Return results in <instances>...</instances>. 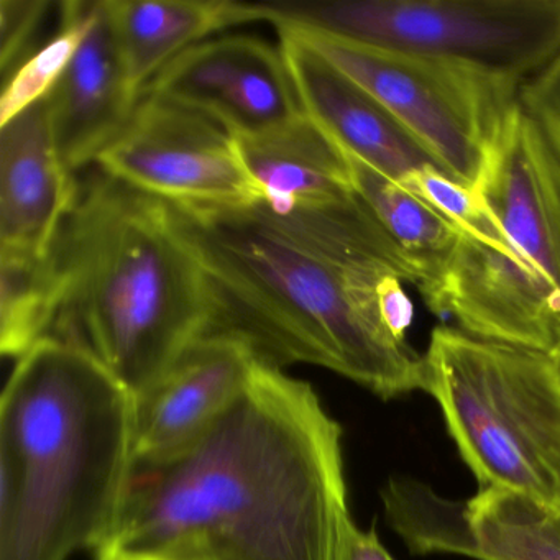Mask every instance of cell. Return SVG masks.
<instances>
[{
  "instance_id": "7",
  "label": "cell",
  "mask_w": 560,
  "mask_h": 560,
  "mask_svg": "<svg viewBox=\"0 0 560 560\" xmlns=\"http://www.w3.org/2000/svg\"><path fill=\"white\" fill-rule=\"evenodd\" d=\"M287 28L372 94L445 175L477 189L523 84L441 58Z\"/></svg>"
},
{
  "instance_id": "20",
  "label": "cell",
  "mask_w": 560,
  "mask_h": 560,
  "mask_svg": "<svg viewBox=\"0 0 560 560\" xmlns=\"http://www.w3.org/2000/svg\"><path fill=\"white\" fill-rule=\"evenodd\" d=\"M58 268L51 254L0 248V352L24 357L50 336L58 303Z\"/></svg>"
},
{
  "instance_id": "6",
  "label": "cell",
  "mask_w": 560,
  "mask_h": 560,
  "mask_svg": "<svg viewBox=\"0 0 560 560\" xmlns=\"http://www.w3.org/2000/svg\"><path fill=\"white\" fill-rule=\"evenodd\" d=\"M275 27L454 61L526 84L560 55V0L267 2Z\"/></svg>"
},
{
  "instance_id": "27",
  "label": "cell",
  "mask_w": 560,
  "mask_h": 560,
  "mask_svg": "<svg viewBox=\"0 0 560 560\" xmlns=\"http://www.w3.org/2000/svg\"><path fill=\"white\" fill-rule=\"evenodd\" d=\"M552 355L556 357L557 363H559V366H560V337H559V342H557V347H556V350H553Z\"/></svg>"
},
{
  "instance_id": "9",
  "label": "cell",
  "mask_w": 560,
  "mask_h": 560,
  "mask_svg": "<svg viewBox=\"0 0 560 560\" xmlns=\"http://www.w3.org/2000/svg\"><path fill=\"white\" fill-rule=\"evenodd\" d=\"M418 288L432 314L471 336L547 353L559 342V294L506 238L460 231L447 260Z\"/></svg>"
},
{
  "instance_id": "3",
  "label": "cell",
  "mask_w": 560,
  "mask_h": 560,
  "mask_svg": "<svg viewBox=\"0 0 560 560\" xmlns=\"http://www.w3.org/2000/svg\"><path fill=\"white\" fill-rule=\"evenodd\" d=\"M136 396L96 357L47 336L0 398V560L100 550L126 501Z\"/></svg>"
},
{
  "instance_id": "25",
  "label": "cell",
  "mask_w": 560,
  "mask_h": 560,
  "mask_svg": "<svg viewBox=\"0 0 560 560\" xmlns=\"http://www.w3.org/2000/svg\"><path fill=\"white\" fill-rule=\"evenodd\" d=\"M337 560H395L392 553L385 549L376 530H363L353 523L347 524L343 533L342 546H340Z\"/></svg>"
},
{
  "instance_id": "23",
  "label": "cell",
  "mask_w": 560,
  "mask_h": 560,
  "mask_svg": "<svg viewBox=\"0 0 560 560\" xmlns=\"http://www.w3.org/2000/svg\"><path fill=\"white\" fill-rule=\"evenodd\" d=\"M50 8L45 0H2L0 2V63L8 77L9 71L18 68V61L24 57L28 42L40 27L45 12Z\"/></svg>"
},
{
  "instance_id": "19",
  "label": "cell",
  "mask_w": 560,
  "mask_h": 560,
  "mask_svg": "<svg viewBox=\"0 0 560 560\" xmlns=\"http://www.w3.org/2000/svg\"><path fill=\"white\" fill-rule=\"evenodd\" d=\"M346 153V152H343ZM355 195L372 209L380 224L418 273L419 284L434 275L454 250L460 229L362 160L346 153Z\"/></svg>"
},
{
  "instance_id": "2",
  "label": "cell",
  "mask_w": 560,
  "mask_h": 560,
  "mask_svg": "<svg viewBox=\"0 0 560 560\" xmlns=\"http://www.w3.org/2000/svg\"><path fill=\"white\" fill-rule=\"evenodd\" d=\"M350 521L342 428L310 383L257 360L208 431L133 464L96 560H337Z\"/></svg>"
},
{
  "instance_id": "22",
  "label": "cell",
  "mask_w": 560,
  "mask_h": 560,
  "mask_svg": "<svg viewBox=\"0 0 560 560\" xmlns=\"http://www.w3.org/2000/svg\"><path fill=\"white\" fill-rule=\"evenodd\" d=\"M401 186L421 196L460 231L478 237L506 238L478 192L454 182L441 170L429 166L412 173Z\"/></svg>"
},
{
  "instance_id": "8",
  "label": "cell",
  "mask_w": 560,
  "mask_h": 560,
  "mask_svg": "<svg viewBox=\"0 0 560 560\" xmlns=\"http://www.w3.org/2000/svg\"><path fill=\"white\" fill-rule=\"evenodd\" d=\"M96 163L110 178L168 205L264 201L235 137L211 117L159 94H143Z\"/></svg>"
},
{
  "instance_id": "5",
  "label": "cell",
  "mask_w": 560,
  "mask_h": 560,
  "mask_svg": "<svg viewBox=\"0 0 560 560\" xmlns=\"http://www.w3.org/2000/svg\"><path fill=\"white\" fill-rule=\"evenodd\" d=\"M422 362V392L438 402L478 490L514 491L560 513L556 357L438 326Z\"/></svg>"
},
{
  "instance_id": "1",
  "label": "cell",
  "mask_w": 560,
  "mask_h": 560,
  "mask_svg": "<svg viewBox=\"0 0 560 560\" xmlns=\"http://www.w3.org/2000/svg\"><path fill=\"white\" fill-rule=\"evenodd\" d=\"M168 208L201 268L206 336L238 340L277 369L323 366L385 401L422 392L421 353L383 314L392 290L419 277L359 196L290 209Z\"/></svg>"
},
{
  "instance_id": "18",
  "label": "cell",
  "mask_w": 560,
  "mask_h": 560,
  "mask_svg": "<svg viewBox=\"0 0 560 560\" xmlns=\"http://www.w3.org/2000/svg\"><path fill=\"white\" fill-rule=\"evenodd\" d=\"M245 168L275 209L326 205L355 195L346 153L306 113L235 137Z\"/></svg>"
},
{
  "instance_id": "21",
  "label": "cell",
  "mask_w": 560,
  "mask_h": 560,
  "mask_svg": "<svg viewBox=\"0 0 560 560\" xmlns=\"http://www.w3.org/2000/svg\"><path fill=\"white\" fill-rule=\"evenodd\" d=\"M97 2L70 0L61 4V28L57 37L19 65L5 81L0 100V127L50 96L93 27Z\"/></svg>"
},
{
  "instance_id": "10",
  "label": "cell",
  "mask_w": 560,
  "mask_h": 560,
  "mask_svg": "<svg viewBox=\"0 0 560 560\" xmlns=\"http://www.w3.org/2000/svg\"><path fill=\"white\" fill-rule=\"evenodd\" d=\"M475 191L521 260L560 296V126L523 100Z\"/></svg>"
},
{
  "instance_id": "4",
  "label": "cell",
  "mask_w": 560,
  "mask_h": 560,
  "mask_svg": "<svg viewBox=\"0 0 560 560\" xmlns=\"http://www.w3.org/2000/svg\"><path fill=\"white\" fill-rule=\"evenodd\" d=\"M55 258L50 336L96 357L136 398L208 334L201 268L168 205L101 170L80 183Z\"/></svg>"
},
{
  "instance_id": "16",
  "label": "cell",
  "mask_w": 560,
  "mask_h": 560,
  "mask_svg": "<svg viewBox=\"0 0 560 560\" xmlns=\"http://www.w3.org/2000/svg\"><path fill=\"white\" fill-rule=\"evenodd\" d=\"M140 100L127 81L106 0H100L93 27L45 100L55 145L67 168L74 173L96 162L126 129Z\"/></svg>"
},
{
  "instance_id": "13",
  "label": "cell",
  "mask_w": 560,
  "mask_h": 560,
  "mask_svg": "<svg viewBox=\"0 0 560 560\" xmlns=\"http://www.w3.org/2000/svg\"><path fill=\"white\" fill-rule=\"evenodd\" d=\"M277 31L304 113L323 127L342 152L399 185L412 173L429 166L439 168L372 94L320 57L293 31Z\"/></svg>"
},
{
  "instance_id": "26",
  "label": "cell",
  "mask_w": 560,
  "mask_h": 560,
  "mask_svg": "<svg viewBox=\"0 0 560 560\" xmlns=\"http://www.w3.org/2000/svg\"><path fill=\"white\" fill-rule=\"evenodd\" d=\"M109 560H173L168 559V557H160V556H124L116 557V559Z\"/></svg>"
},
{
  "instance_id": "17",
  "label": "cell",
  "mask_w": 560,
  "mask_h": 560,
  "mask_svg": "<svg viewBox=\"0 0 560 560\" xmlns=\"http://www.w3.org/2000/svg\"><path fill=\"white\" fill-rule=\"evenodd\" d=\"M127 81L137 96L179 55L232 25L264 21L261 4L231 0H106Z\"/></svg>"
},
{
  "instance_id": "12",
  "label": "cell",
  "mask_w": 560,
  "mask_h": 560,
  "mask_svg": "<svg viewBox=\"0 0 560 560\" xmlns=\"http://www.w3.org/2000/svg\"><path fill=\"white\" fill-rule=\"evenodd\" d=\"M145 93L198 110L234 137L304 114L281 48L245 35L189 48L156 74Z\"/></svg>"
},
{
  "instance_id": "11",
  "label": "cell",
  "mask_w": 560,
  "mask_h": 560,
  "mask_svg": "<svg viewBox=\"0 0 560 560\" xmlns=\"http://www.w3.org/2000/svg\"><path fill=\"white\" fill-rule=\"evenodd\" d=\"M389 524L418 556L560 560V513L500 488L478 490L467 501H451L416 481L396 498Z\"/></svg>"
},
{
  "instance_id": "24",
  "label": "cell",
  "mask_w": 560,
  "mask_h": 560,
  "mask_svg": "<svg viewBox=\"0 0 560 560\" xmlns=\"http://www.w3.org/2000/svg\"><path fill=\"white\" fill-rule=\"evenodd\" d=\"M521 100L560 126V55L549 67L524 84Z\"/></svg>"
},
{
  "instance_id": "15",
  "label": "cell",
  "mask_w": 560,
  "mask_h": 560,
  "mask_svg": "<svg viewBox=\"0 0 560 560\" xmlns=\"http://www.w3.org/2000/svg\"><path fill=\"white\" fill-rule=\"evenodd\" d=\"M78 191L55 145L47 101L0 127V248L51 254Z\"/></svg>"
},
{
  "instance_id": "14",
  "label": "cell",
  "mask_w": 560,
  "mask_h": 560,
  "mask_svg": "<svg viewBox=\"0 0 560 560\" xmlns=\"http://www.w3.org/2000/svg\"><path fill=\"white\" fill-rule=\"evenodd\" d=\"M254 353L225 336H202L136 398L137 460L165 457L198 439L237 399L254 372Z\"/></svg>"
}]
</instances>
